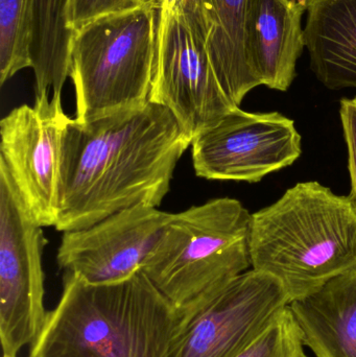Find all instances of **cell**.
Returning <instances> with one entry per match:
<instances>
[{"instance_id": "30bf717a", "label": "cell", "mask_w": 356, "mask_h": 357, "mask_svg": "<svg viewBox=\"0 0 356 357\" xmlns=\"http://www.w3.org/2000/svg\"><path fill=\"white\" fill-rule=\"evenodd\" d=\"M196 176L212 181L257 183L291 167L302 153L295 121L279 112L236 108L192 142Z\"/></svg>"}, {"instance_id": "9c48e42d", "label": "cell", "mask_w": 356, "mask_h": 357, "mask_svg": "<svg viewBox=\"0 0 356 357\" xmlns=\"http://www.w3.org/2000/svg\"><path fill=\"white\" fill-rule=\"evenodd\" d=\"M69 121L62 96L43 93L33 106L17 107L0 121V169L31 220L43 228L58 222L63 137Z\"/></svg>"}, {"instance_id": "8fae6325", "label": "cell", "mask_w": 356, "mask_h": 357, "mask_svg": "<svg viewBox=\"0 0 356 357\" xmlns=\"http://www.w3.org/2000/svg\"><path fill=\"white\" fill-rule=\"evenodd\" d=\"M173 213L137 205L79 230L63 233L56 260L90 284L125 280L141 271Z\"/></svg>"}, {"instance_id": "5bb4252c", "label": "cell", "mask_w": 356, "mask_h": 357, "mask_svg": "<svg viewBox=\"0 0 356 357\" xmlns=\"http://www.w3.org/2000/svg\"><path fill=\"white\" fill-rule=\"evenodd\" d=\"M304 42L320 83L356 89V0H307Z\"/></svg>"}, {"instance_id": "e0dca14e", "label": "cell", "mask_w": 356, "mask_h": 357, "mask_svg": "<svg viewBox=\"0 0 356 357\" xmlns=\"http://www.w3.org/2000/svg\"><path fill=\"white\" fill-rule=\"evenodd\" d=\"M33 0H0V83L31 67Z\"/></svg>"}, {"instance_id": "9a60e30c", "label": "cell", "mask_w": 356, "mask_h": 357, "mask_svg": "<svg viewBox=\"0 0 356 357\" xmlns=\"http://www.w3.org/2000/svg\"><path fill=\"white\" fill-rule=\"evenodd\" d=\"M248 0H199L196 21L219 84L240 107L245 96L261 86L249 64L246 46Z\"/></svg>"}, {"instance_id": "2e32d148", "label": "cell", "mask_w": 356, "mask_h": 357, "mask_svg": "<svg viewBox=\"0 0 356 357\" xmlns=\"http://www.w3.org/2000/svg\"><path fill=\"white\" fill-rule=\"evenodd\" d=\"M70 0H33L29 58L35 96H62L70 73V46L75 31L69 23Z\"/></svg>"}, {"instance_id": "ac0fdd59", "label": "cell", "mask_w": 356, "mask_h": 357, "mask_svg": "<svg viewBox=\"0 0 356 357\" xmlns=\"http://www.w3.org/2000/svg\"><path fill=\"white\" fill-rule=\"evenodd\" d=\"M235 357H309L290 306Z\"/></svg>"}, {"instance_id": "277c9868", "label": "cell", "mask_w": 356, "mask_h": 357, "mask_svg": "<svg viewBox=\"0 0 356 357\" xmlns=\"http://www.w3.org/2000/svg\"><path fill=\"white\" fill-rule=\"evenodd\" d=\"M251 215L231 197L173 213L141 271L179 316L249 270Z\"/></svg>"}, {"instance_id": "5b68a950", "label": "cell", "mask_w": 356, "mask_h": 357, "mask_svg": "<svg viewBox=\"0 0 356 357\" xmlns=\"http://www.w3.org/2000/svg\"><path fill=\"white\" fill-rule=\"evenodd\" d=\"M158 0L77 29L70 46L75 121L89 123L148 102L156 56Z\"/></svg>"}, {"instance_id": "7a4b0ae2", "label": "cell", "mask_w": 356, "mask_h": 357, "mask_svg": "<svg viewBox=\"0 0 356 357\" xmlns=\"http://www.w3.org/2000/svg\"><path fill=\"white\" fill-rule=\"evenodd\" d=\"M179 314L142 271L109 284L65 273L27 357H169Z\"/></svg>"}, {"instance_id": "52a82bcc", "label": "cell", "mask_w": 356, "mask_h": 357, "mask_svg": "<svg viewBox=\"0 0 356 357\" xmlns=\"http://www.w3.org/2000/svg\"><path fill=\"white\" fill-rule=\"evenodd\" d=\"M148 102L169 109L192 142L240 108L222 88L198 23L160 8Z\"/></svg>"}, {"instance_id": "7402d4cb", "label": "cell", "mask_w": 356, "mask_h": 357, "mask_svg": "<svg viewBox=\"0 0 356 357\" xmlns=\"http://www.w3.org/2000/svg\"><path fill=\"white\" fill-rule=\"evenodd\" d=\"M298 2H307V0H296Z\"/></svg>"}, {"instance_id": "8992f818", "label": "cell", "mask_w": 356, "mask_h": 357, "mask_svg": "<svg viewBox=\"0 0 356 357\" xmlns=\"http://www.w3.org/2000/svg\"><path fill=\"white\" fill-rule=\"evenodd\" d=\"M288 304L277 279L246 271L180 314L169 357H235Z\"/></svg>"}, {"instance_id": "d6986e66", "label": "cell", "mask_w": 356, "mask_h": 357, "mask_svg": "<svg viewBox=\"0 0 356 357\" xmlns=\"http://www.w3.org/2000/svg\"><path fill=\"white\" fill-rule=\"evenodd\" d=\"M146 1L148 0H70L69 23L71 29L77 31L96 19L136 10Z\"/></svg>"}, {"instance_id": "4fadbf2b", "label": "cell", "mask_w": 356, "mask_h": 357, "mask_svg": "<svg viewBox=\"0 0 356 357\" xmlns=\"http://www.w3.org/2000/svg\"><path fill=\"white\" fill-rule=\"evenodd\" d=\"M288 306L316 357H356V266Z\"/></svg>"}, {"instance_id": "44dd1931", "label": "cell", "mask_w": 356, "mask_h": 357, "mask_svg": "<svg viewBox=\"0 0 356 357\" xmlns=\"http://www.w3.org/2000/svg\"><path fill=\"white\" fill-rule=\"evenodd\" d=\"M159 8L190 17H199V0H158Z\"/></svg>"}, {"instance_id": "6da1fadb", "label": "cell", "mask_w": 356, "mask_h": 357, "mask_svg": "<svg viewBox=\"0 0 356 357\" xmlns=\"http://www.w3.org/2000/svg\"><path fill=\"white\" fill-rule=\"evenodd\" d=\"M190 146L173 113L154 102L89 123L70 119L54 228L79 230L134 206L159 207Z\"/></svg>"}, {"instance_id": "ffe728a7", "label": "cell", "mask_w": 356, "mask_h": 357, "mask_svg": "<svg viewBox=\"0 0 356 357\" xmlns=\"http://www.w3.org/2000/svg\"><path fill=\"white\" fill-rule=\"evenodd\" d=\"M340 117L348 151V169L351 182L349 197L356 212V98L341 100Z\"/></svg>"}, {"instance_id": "ba28073f", "label": "cell", "mask_w": 356, "mask_h": 357, "mask_svg": "<svg viewBox=\"0 0 356 357\" xmlns=\"http://www.w3.org/2000/svg\"><path fill=\"white\" fill-rule=\"evenodd\" d=\"M43 227L31 220L0 169V337L3 357H17L41 335L44 304Z\"/></svg>"}, {"instance_id": "3957f363", "label": "cell", "mask_w": 356, "mask_h": 357, "mask_svg": "<svg viewBox=\"0 0 356 357\" xmlns=\"http://www.w3.org/2000/svg\"><path fill=\"white\" fill-rule=\"evenodd\" d=\"M253 270L281 283L291 302L356 266V212L349 195L316 181L288 189L251 215Z\"/></svg>"}, {"instance_id": "7c38bea8", "label": "cell", "mask_w": 356, "mask_h": 357, "mask_svg": "<svg viewBox=\"0 0 356 357\" xmlns=\"http://www.w3.org/2000/svg\"><path fill=\"white\" fill-rule=\"evenodd\" d=\"M307 2L248 0L246 46L249 64L261 85L288 91L305 47L302 17Z\"/></svg>"}]
</instances>
